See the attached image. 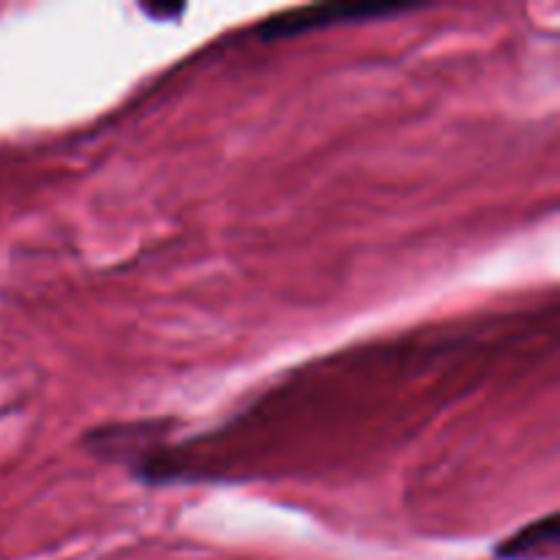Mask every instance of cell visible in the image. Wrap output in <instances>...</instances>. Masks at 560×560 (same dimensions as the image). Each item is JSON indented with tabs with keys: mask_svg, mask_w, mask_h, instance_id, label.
I'll list each match as a JSON object with an SVG mask.
<instances>
[{
	"mask_svg": "<svg viewBox=\"0 0 560 560\" xmlns=\"http://www.w3.org/2000/svg\"><path fill=\"white\" fill-rule=\"evenodd\" d=\"M419 5H392V3H320V5H301V9L282 11L277 16H268L257 36L262 42H282V38L306 36V33L326 31L334 25H355V22L386 20V16L408 14Z\"/></svg>",
	"mask_w": 560,
	"mask_h": 560,
	"instance_id": "obj_1",
	"label": "cell"
},
{
	"mask_svg": "<svg viewBox=\"0 0 560 560\" xmlns=\"http://www.w3.org/2000/svg\"><path fill=\"white\" fill-rule=\"evenodd\" d=\"M560 547L558 514L534 520L525 528L514 530L503 541H498L492 556L498 560H552Z\"/></svg>",
	"mask_w": 560,
	"mask_h": 560,
	"instance_id": "obj_2",
	"label": "cell"
}]
</instances>
